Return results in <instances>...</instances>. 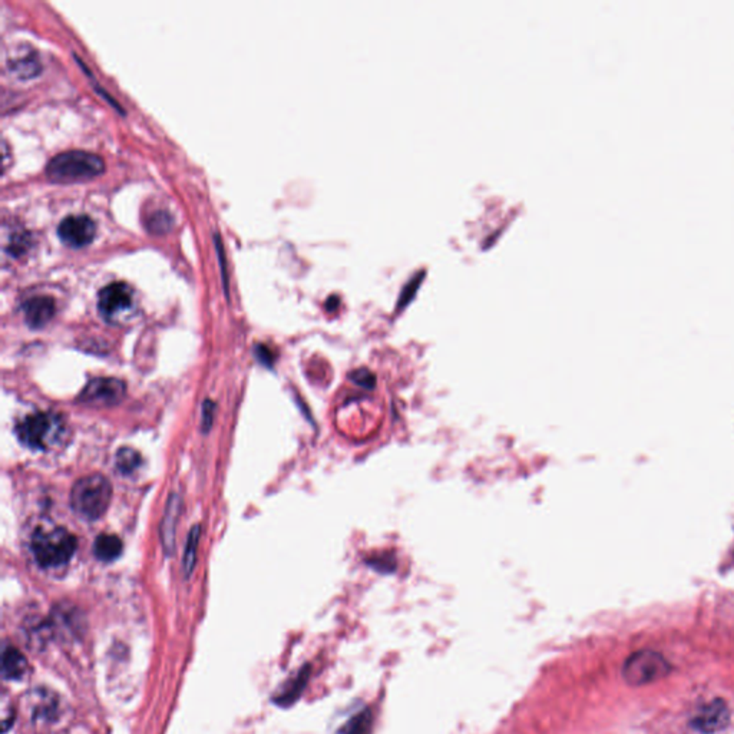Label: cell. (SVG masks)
Masks as SVG:
<instances>
[{"label": "cell", "mask_w": 734, "mask_h": 734, "mask_svg": "<svg viewBox=\"0 0 734 734\" xmlns=\"http://www.w3.org/2000/svg\"><path fill=\"white\" fill-rule=\"evenodd\" d=\"M27 670V660L21 651L12 646H5L2 653V676L5 680H21Z\"/></svg>", "instance_id": "cell-12"}, {"label": "cell", "mask_w": 734, "mask_h": 734, "mask_svg": "<svg viewBox=\"0 0 734 734\" xmlns=\"http://www.w3.org/2000/svg\"><path fill=\"white\" fill-rule=\"evenodd\" d=\"M64 432L61 417L49 412L29 415L16 427L22 444L36 450H46L58 444Z\"/></svg>", "instance_id": "cell-4"}, {"label": "cell", "mask_w": 734, "mask_h": 734, "mask_svg": "<svg viewBox=\"0 0 734 734\" xmlns=\"http://www.w3.org/2000/svg\"><path fill=\"white\" fill-rule=\"evenodd\" d=\"M141 464V457L131 447H122L116 454V468L122 474H131Z\"/></svg>", "instance_id": "cell-16"}, {"label": "cell", "mask_w": 734, "mask_h": 734, "mask_svg": "<svg viewBox=\"0 0 734 734\" xmlns=\"http://www.w3.org/2000/svg\"><path fill=\"white\" fill-rule=\"evenodd\" d=\"M112 499L111 482L102 475H88L72 487L71 507L79 517L96 521L106 514Z\"/></svg>", "instance_id": "cell-2"}, {"label": "cell", "mask_w": 734, "mask_h": 734, "mask_svg": "<svg viewBox=\"0 0 734 734\" xmlns=\"http://www.w3.org/2000/svg\"><path fill=\"white\" fill-rule=\"evenodd\" d=\"M350 379L357 386H362L365 389H373L376 386V377L370 370L357 369L352 372Z\"/></svg>", "instance_id": "cell-20"}, {"label": "cell", "mask_w": 734, "mask_h": 734, "mask_svg": "<svg viewBox=\"0 0 734 734\" xmlns=\"http://www.w3.org/2000/svg\"><path fill=\"white\" fill-rule=\"evenodd\" d=\"M133 306V290L126 283L116 281L99 291L98 308L104 317H116Z\"/></svg>", "instance_id": "cell-8"}, {"label": "cell", "mask_w": 734, "mask_h": 734, "mask_svg": "<svg viewBox=\"0 0 734 734\" xmlns=\"http://www.w3.org/2000/svg\"><path fill=\"white\" fill-rule=\"evenodd\" d=\"M171 227V217L166 213H156L149 218L148 228L153 233H166Z\"/></svg>", "instance_id": "cell-19"}, {"label": "cell", "mask_w": 734, "mask_h": 734, "mask_svg": "<svg viewBox=\"0 0 734 734\" xmlns=\"http://www.w3.org/2000/svg\"><path fill=\"white\" fill-rule=\"evenodd\" d=\"M370 566L377 571L390 572L397 568V562L390 555H380V557H373L372 561H369Z\"/></svg>", "instance_id": "cell-21"}, {"label": "cell", "mask_w": 734, "mask_h": 734, "mask_svg": "<svg viewBox=\"0 0 734 734\" xmlns=\"http://www.w3.org/2000/svg\"><path fill=\"white\" fill-rule=\"evenodd\" d=\"M122 552V541L112 534H102L94 544V554L101 561H114Z\"/></svg>", "instance_id": "cell-13"}, {"label": "cell", "mask_w": 734, "mask_h": 734, "mask_svg": "<svg viewBox=\"0 0 734 734\" xmlns=\"http://www.w3.org/2000/svg\"><path fill=\"white\" fill-rule=\"evenodd\" d=\"M22 310H24L25 322L27 325L32 328H41L51 322L56 306H55L54 298L49 296H35L25 301Z\"/></svg>", "instance_id": "cell-9"}, {"label": "cell", "mask_w": 734, "mask_h": 734, "mask_svg": "<svg viewBox=\"0 0 734 734\" xmlns=\"http://www.w3.org/2000/svg\"><path fill=\"white\" fill-rule=\"evenodd\" d=\"M670 671V664L667 663L661 654L654 651H639L633 654L624 664L623 676L631 686H643L651 681L663 679Z\"/></svg>", "instance_id": "cell-5"}, {"label": "cell", "mask_w": 734, "mask_h": 734, "mask_svg": "<svg viewBox=\"0 0 734 734\" xmlns=\"http://www.w3.org/2000/svg\"><path fill=\"white\" fill-rule=\"evenodd\" d=\"M305 683L306 676L303 674V676L297 677V679L288 686V689L281 691L280 696H277L275 701H277L278 704H283V706H288V704L293 703V701L298 698L300 691L303 690Z\"/></svg>", "instance_id": "cell-17"}, {"label": "cell", "mask_w": 734, "mask_h": 734, "mask_svg": "<svg viewBox=\"0 0 734 734\" xmlns=\"http://www.w3.org/2000/svg\"><path fill=\"white\" fill-rule=\"evenodd\" d=\"M198 542H200V525H196V527L191 529L188 539H186V552H184L183 559V568L186 576H190L194 567H196Z\"/></svg>", "instance_id": "cell-14"}, {"label": "cell", "mask_w": 734, "mask_h": 734, "mask_svg": "<svg viewBox=\"0 0 734 734\" xmlns=\"http://www.w3.org/2000/svg\"><path fill=\"white\" fill-rule=\"evenodd\" d=\"M370 730H372V714L369 710H365L347 721L337 734H369Z\"/></svg>", "instance_id": "cell-15"}, {"label": "cell", "mask_w": 734, "mask_h": 734, "mask_svg": "<svg viewBox=\"0 0 734 734\" xmlns=\"http://www.w3.org/2000/svg\"><path fill=\"white\" fill-rule=\"evenodd\" d=\"M106 169V163L101 156L88 151H65L51 159L46 166V174L54 181L72 183V181L91 180L101 176Z\"/></svg>", "instance_id": "cell-3"}, {"label": "cell", "mask_w": 734, "mask_h": 734, "mask_svg": "<svg viewBox=\"0 0 734 734\" xmlns=\"http://www.w3.org/2000/svg\"><path fill=\"white\" fill-rule=\"evenodd\" d=\"M31 548L42 568H59L71 561L78 548V539L68 529L42 528L32 537Z\"/></svg>", "instance_id": "cell-1"}, {"label": "cell", "mask_w": 734, "mask_h": 734, "mask_svg": "<svg viewBox=\"0 0 734 734\" xmlns=\"http://www.w3.org/2000/svg\"><path fill=\"white\" fill-rule=\"evenodd\" d=\"M181 501L176 495H171L168 505H166V514L161 522V541H163L164 551H174L176 544V527L180 517Z\"/></svg>", "instance_id": "cell-11"}, {"label": "cell", "mask_w": 734, "mask_h": 734, "mask_svg": "<svg viewBox=\"0 0 734 734\" xmlns=\"http://www.w3.org/2000/svg\"><path fill=\"white\" fill-rule=\"evenodd\" d=\"M214 407H216V405H214V403L211 402V400H206V402L204 403V407H203V429H204V432H208V429H210V427H211V423H213L214 410H216V409H214Z\"/></svg>", "instance_id": "cell-22"}, {"label": "cell", "mask_w": 734, "mask_h": 734, "mask_svg": "<svg viewBox=\"0 0 734 734\" xmlns=\"http://www.w3.org/2000/svg\"><path fill=\"white\" fill-rule=\"evenodd\" d=\"M126 383L114 377H96L85 386L79 400L96 407H114L126 397Z\"/></svg>", "instance_id": "cell-6"}, {"label": "cell", "mask_w": 734, "mask_h": 734, "mask_svg": "<svg viewBox=\"0 0 734 734\" xmlns=\"http://www.w3.org/2000/svg\"><path fill=\"white\" fill-rule=\"evenodd\" d=\"M729 723V709L724 701L714 700L704 706L698 716L694 719L693 724L703 733H714Z\"/></svg>", "instance_id": "cell-10"}, {"label": "cell", "mask_w": 734, "mask_h": 734, "mask_svg": "<svg viewBox=\"0 0 734 734\" xmlns=\"http://www.w3.org/2000/svg\"><path fill=\"white\" fill-rule=\"evenodd\" d=\"M29 237L26 233H17L12 236L9 244H7V253L14 256V257H21L22 254L26 253L29 247Z\"/></svg>", "instance_id": "cell-18"}, {"label": "cell", "mask_w": 734, "mask_h": 734, "mask_svg": "<svg viewBox=\"0 0 734 734\" xmlns=\"http://www.w3.org/2000/svg\"><path fill=\"white\" fill-rule=\"evenodd\" d=\"M96 221L85 214L68 216L59 223V237L72 248H82L88 246L96 237Z\"/></svg>", "instance_id": "cell-7"}]
</instances>
